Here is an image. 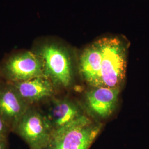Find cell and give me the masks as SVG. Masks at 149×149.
Segmentation results:
<instances>
[{"label": "cell", "instance_id": "1", "mask_svg": "<svg viewBox=\"0 0 149 149\" xmlns=\"http://www.w3.org/2000/svg\"><path fill=\"white\" fill-rule=\"evenodd\" d=\"M32 50L42 60L44 76L54 86L68 87L72 81V65L69 52L61 44L53 42H38Z\"/></svg>", "mask_w": 149, "mask_h": 149}, {"label": "cell", "instance_id": "2", "mask_svg": "<svg viewBox=\"0 0 149 149\" xmlns=\"http://www.w3.org/2000/svg\"><path fill=\"white\" fill-rule=\"evenodd\" d=\"M101 124L82 115L63 127L53 130L44 149H90L101 132Z\"/></svg>", "mask_w": 149, "mask_h": 149}, {"label": "cell", "instance_id": "3", "mask_svg": "<svg viewBox=\"0 0 149 149\" xmlns=\"http://www.w3.org/2000/svg\"><path fill=\"white\" fill-rule=\"evenodd\" d=\"M97 41L101 50V86L120 88L126 72L125 45L116 37L103 38Z\"/></svg>", "mask_w": 149, "mask_h": 149}, {"label": "cell", "instance_id": "4", "mask_svg": "<svg viewBox=\"0 0 149 149\" xmlns=\"http://www.w3.org/2000/svg\"><path fill=\"white\" fill-rule=\"evenodd\" d=\"M15 130L31 149H44L51 139L53 129L46 116L30 107Z\"/></svg>", "mask_w": 149, "mask_h": 149}, {"label": "cell", "instance_id": "5", "mask_svg": "<svg viewBox=\"0 0 149 149\" xmlns=\"http://www.w3.org/2000/svg\"><path fill=\"white\" fill-rule=\"evenodd\" d=\"M1 71L11 83L44 76L42 60L32 50L11 54L3 62Z\"/></svg>", "mask_w": 149, "mask_h": 149}, {"label": "cell", "instance_id": "6", "mask_svg": "<svg viewBox=\"0 0 149 149\" xmlns=\"http://www.w3.org/2000/svg\"><path fill=\"white\" fill-rule=\"evenodd\" d=\"M29 107L10 84L0 87V117L9 128L15 130Z\"/></svg>", "mask_w": 149, "mask_h": 149}, {"label": "cell", "instance_id": "7", "mask_svg": "<svg viewBox=\"0 0 149 149\" xmlns=\"http://www.w3.org/2000/svg\"><path fill=\"white\" fill-rule=\"evenodd\" d=\"M119 93L120 88L93 87L86 94V103L93 114L101 118H106L114 112Z\"/></svg>", "mask_w": 149, "mask_h": 149}, {"label": "cell", "instance_id": "8", "mask_svg": "<svg viewBox=\"0 0 149 149\" xmlns=\"http://www.w3.org/2000/svg\"><path fill=\"white\" fill-rule=\"evenodd\" d=\"M101 50L97 40L85 48L80 58L79 69L84 80L93 87H101Z\"/></svg>", "mask_w": 149, "mask_h": 149}, {"label": "cell", "instance_id": "9", "mask_svg": "<svg viewBox=\"0 0 149 149\" xmlns=\"http://www.w3.org/2000/svg\"><path fill=\"white\" fill-rule=\"evenodd\" d=\"M28 104L40 101L53 95L54 86L45 76L10 84Z\"/></svg>", "mask_w": 149, "mask_h": 149}, {"label": "cell", "instance_id": "10", "mask_svg": "<svg viewBox=\"0 0 149 149\" xmlns=\"http://www.w3.org/2000/svg\"><path fill=\"white\" fill-rule=\"evenodd\" d=\"M82 114L78 106L68 99H57L52 102L47 116L53 130L72 122Z\"/></svg>", "mask_w": 149, "mask_h": 149}, {"label": "cell", "instance_id": "11", "mask_svg": "<svg viewBox=\"0 0 149 149\" xmlns=\"http://www.w3.org/2000/svg\"><path fill=\"white\" fill-rule=\"evenodd\" d=\"M8 129V126L0 117V141H6Z\"/></svg>", "mask_w": 149, "mask_h": 149}, {"label": "cell", "instance_id": "12", "mask_svg": "<svg viewBox=\"0 0 149 149\" xmlns=\"http://www.w3.org/2000/svg\"><path fill=\"white\" fill-rule=\"evenodd\" d=\"M7 149L6 141H0V149Z\"/></svg>", "mask_w": 149, "mask_h": 149}]
</instances>
